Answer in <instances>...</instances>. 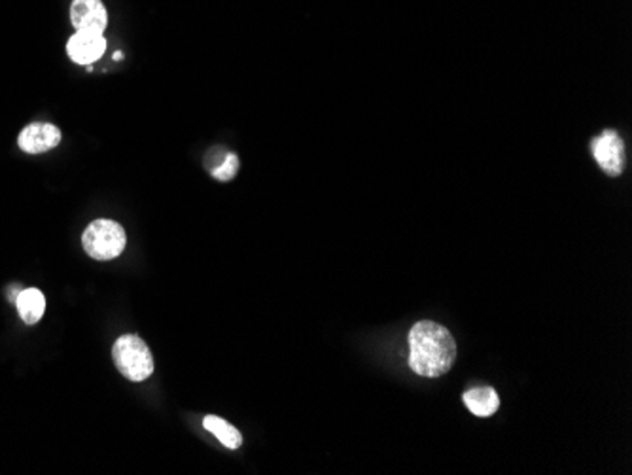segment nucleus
Listing matches in <instances>:
<instances>
[{
	"label": "nucleus",
	"mask_w": 632,
	"mask_h": 475,
	"mask_svg": "<svg viewBox=\"0 0 632 475\" xmlns=\"http://www.w3.org/2000/svg\"><path fill=\"white\" fill-rule=\"evenodd\" d=\"M456 358L451 332L432 320H420L409 332V368L420 377L445 375Z\"/></svg>",
	"instance_id": "f257e3e1"
},
{
	"label": "nucleus",
	"mask_w": 632,
	"mask_h": 475,
	"mask_svg": "<svg viewBox=\"0 0 632 475\" xmlns=\"http://www.w3.org/2000/svg\"><path fill=\"white\" fill-rule=\"evenodd\" d=\"M112 360L118 371L133 383H142L154 373V356L144 341L135 335L127 333L116 339L112 347Z\"/></svg>",
	"instance_id": "f03ea898"
},
{
	"label": "nucleus",
	"mask_w": 632,
	"mask_h": 475,
	"mask_svg": "<svg viewBox=\"0 0 632 475\" xmlns=\"http://www.w3.org/2000/svg\"><path fill=\"white\" fill-rule=\"evenodd\" d=\"M127 244L125 230L114 220L99 218L91 222L82 235V246L89 258L97 261H110L122 256Z\"/></svg>",
	"instance_id": "7ed1b4c3"
},
{
	"label": "nucleus",
	"mask_w": 632,
	"mask_h": 475,
	"mask_svg": "<svg viewBox=\"0 0 632 475\" xmlns=\"http://www.w3.org/2000/svg\"><path fill=\"white\" fill-rule=\"evenodd\" d=\"M592 156L608 177H619L625 167V144L616 131H604L591 142Z\"/></svg>",
	"instance_id": "20e7f679"
},
{
	"label": "nucleus",
	"mask_w": 632,
	"mask_h": 475,
	"mask_svg": "<svg viewBox=\"0 0 632 475\" xmlns=\"http://www.w3.org/2000/svg\"><path fill=\"white\" fill-rule=\"evenodd\" d=\"M61 129L53 123H29L17 137V146L22 148L25 154H46V151L53 150L55 146L61 144Z\"/></svg>",
	"instance_id": "39448f33"
},
{
	"label": "nucleus",
	"mask_w": 632,
	"mask_h": 475,
	"mask_svg": "<svg viewBox=\"0 0 632 475\" xmlns=\"http://www.w3.org/2000/svg\"><path fill=\"white\" fill-rule=\"evenodd\" d=\"M70 23L76 31L103 34L108 25V14L103 0H72Z\"/></svg>",
	"instance_id": "423d86ee"
},
{
	"label": "nucleus",
	"mask_w": 632,
	"mask_h": 475,
	"mask_svg": "<svg viewBox=\"0 0 632 475\" xmlns=\"http://www.w3.org/2000/svg\"><path fill=\"white\" fill-rule=\"evenodd\" d=\"M106 51V41L103 34L97 32H84L76 31L67 42V53L74 63L78 65H93L99 61Z\"/></svg>",
	"instance_id": "0eeeda50"
},
{
	"label": "nucleus",
	"mask_w": 632,
	"mask_h": 475,
	"mask_svg": "<svg viewBox=\"0 0 632 475\" xmlns=\"http://www.w3.org/2000/svg\"><path fill=\"white\" fill-rule=\"evenodd\" d=\"M15 307L25 324L32 326L46 313V297L38 288H23L15 299Z\"/></svg>",
	"instance_id": "6e6552de"
},
{
	"label": "nucleus",
	"mask_w": 632,
	"mask_h": 475,
	"mask_svg": "<svg viewBox=\"0 0 632 475\" xmlns=\"http://www.w3.org/2000/svg\"><path fill=\"white\" fill-rule=\"evenodd\" d=\"M464 404L475 416H490L500 407V396L494 388H472L464 394Z\"/></svg>",
	"instance_id": "1a4fd4ad"
},
{
	"label": "nucleus",
	"mask_w": 632,
	"mask_h": 475,
	"mask_svg": "<svg viewBox=\"0 0 632 475\" xmlns=\"http://www.w3.org/2000/svg\"><path fill=\"white\" fill-rule=\"evenodd\" d=\"M203 426H205L210 434H215L216 438H218L227 449H239V447L243 445V435H241V432H239L234 425H229L227 421L220 419V416H216V415L205 416Z\"/></svg>",
	"instance_id": "9d476101"
},
{
	"label": "nucleus",
	"mask_w": 632,
	"mask_h": 475,
	"mask_svg": "<svg viewBox=\"0 0 632 475\" xmlns=\"http://www.w3.org/2000/svg\"><path fill=\"white\" fill-rule=\"evenodd\" d=\"M237 170H239V158L235 154H232V151H227L224 160L210 169V175H213L220 182H229L232 178H235Z\"/></svg>",
	"instance_id": "9b49d317"
},
{
	"label": "nucleus",
	"mask_w": 632,
	"mask_h": 475,
	"mask_svg": "<svg viewBox=\"0 0 632 475\" xmlns=\"http://www.w3.org/2000/svg\"><path fill=\"white\" fill-rule=\"evenodd\" d=\"M114 59H116V61H118V59H124V53H122V51H116V53H114Z\"/></svg>",
	"instance_id": "f8f14e48"
}]
</instances>
